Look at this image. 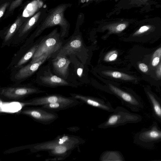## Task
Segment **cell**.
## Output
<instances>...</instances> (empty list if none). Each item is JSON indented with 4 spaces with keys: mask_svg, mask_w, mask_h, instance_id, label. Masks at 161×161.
<instances>
[{
    "mask_svg": "<svg viewBox=\"0 0 161 161\" xmlns=\"http://www.w3.org/2000/svg\"><path fill=\"white\" fill-rule=\"evenodd\" d=\"M73 142V138L69 136L64 135L52 141L33 144L31 146L30 150L32 153L47 151L50 155L55 157L53 160H61L72 148Z\"/></svg>",
    "mask_w": 161,
    "mask_h": 161,
    "instance_id": "cell-1",
    "label": "cell"
},
{
    "mask_svg": "<svg viewBox=\"0 0 161 161\" xmlns=\"http://www.w3.org/2000/svg\"><path fill=\"white\" fill-rule=\"evenodd\" d=\"M64 42L63 38L56 31L44 36L30 62L35 60L45 54H48L50 58L55 57L63 46Z\"/></svg>",
    "mask_w": 161,
    "mask_h": 161,
    "instance_id": "cell-2",
    "label": "cell"
},
{
    "mask_svg": "<svg viewBox=\"0 0 161 161\" xmlns=\"http://www.w3.org/2000/svg\"><path fill=\"white\" fill-rule=\"evenodd\" d=\"M45 92L31 83H15L13 85L0 88L1 97L13 100H21L29 96Z\"/></svg>",
    "mask_w": 161,
    "mask_h": 161,
    "instance_id": "cell-3",
    "label": "cell"
},
{
    "mask_svg": "<svg viewBox=\"0 0 161 161\" xmlns=\"http://www.w3.org/2000/svg\"><path fill=\"white\" fill-rule=\"evenodd\" d=\"M49 58L48 54H44L35 60L12 71L10 76L11 80L15 83H20L33 75Z\"/></svg>",
    "mask_w": 161,
    "mask_h": 161,
    "instance_id": "cell-4",
    "label": "cell"
},
{
    "mask_svg": "<svg viewBox=\"0 0 161 161\" xmlns=\"http://www.w3.org/2000/svg\"><path fill=\"white\" fill-rule=\"evenodd\" d=\"M44 36H42L35 42L28 45H22L14 55L7 69L11 72L20 68L32 59L37 47Z\"/></svg>",
    "mask_w": 161,
    "mask_h": 161,
    "instance_id": "cell-5",
    "label": "cell"
},
{
    "mask_svg": "<svg viewBox=\"0 0 161 161\" xmlns=\"http://www.w3.org/2000/svg\"><path fill=\"white\" fill-rule=\"evenodd\" d=\"M36 82L40 86L50 88L70 85L66 80L54 74L48 63L41 67L36 73Z\"/></svg>",
    "mask_w": 161,
    "mask_h": 161,
    "instance_id": "cell-6",
    "label": "cell"
},
{
    "mask_svg": "<svg viewBox=\"0 0 161 161\" xmlns=\"http://www.w3.org/2000/svg\"><path fill=\"white\" fill-rule=\"evenodd\" d=\"M28 116L34 120L40 123L49 124L55 121L58 117L55 112L47 110L42 107H25L18 113Z\"/></svg>",
    "mask_w": 161,
    "mask_h": 161,
    "instance_id": "cell-7",
    "label": "cell"
},
{
    "mask_svg": "<svg viewBox=\"0 0 161 161\" xmlns=\"http://www.w3.org/2000/svg\"><path fill=\"white\" fill-rule=\"evenodd\" d=\"M136 139L138 144L143 147H151L154 143L161 141V130L156 123L154 124L148 129L139 132Z\"/></svg>",
    "mask_w": 161,
    "mask_h": 161,
    "instance_id": "cell-8",
    "label": "cell"
},
{
    "mask_svg": "<svg viewBox=\"0 0 161 161\" xmlns=\"http://www.w3.org/2000/svg\"><path fill=\"white\" fill-rule=\"evenodd\" d=\"M67 56L57 55L48 60L52 72L55 75L66 80L68 75V70L71 61Z\"/></svg>",
    "mask_w": 161,
    "mask_h": 161,
    "instance_id": "cell-9",
    "label": "cell"
},
{
    "mask_svg": "<svg viewBox=\"0 0 161 161\" xmlns=\"http://www.w3.org/2000/svg\"><path fill=\"white\" fill-rule=\"evenodd\" d=\"M57 102L73 104L74 101L70 98L55 94L48 95L23 101L20 103L23 106H42L46 104Z\"/></svg>",
    "mask_w": 161,
    "mask_h": 161,
    "instance_id": "cell-10",
    "label": "cell"
},
{
    "mask_svg": "<svg viewBox=\"0 0 161 161\" xmlns=\"http://www.w3.org/2000/svg\"><path fill=\"white\" fill-rule=\"evenodd\" d=\"M81 45L80 40L73 38L64 44L57 55L68 56L74 54L81 47Z\"/></svg>",
    "mask_w": 161,
    "mask_h": 161,
    "instance_id": "cell-11",
    "label": "cell"
},
{
    "mask_svg": "<svg viewBox=\"0 0 161 161\" xmlns=\"http://www.w3.org/2000/svg\"><path fill=\"white\" fill-rule=\"evenodd\" d=\"M108 86L110 90L113 92L126 103L133 106L138 107L141 106V103L130 94L110 84H109Z\"/></svg>",
    "mask_w": 161,
    "mask_h": 161,
    "instance_id": "cell-12",
    "label": "cell"
},
{
    "mask_svg": "<svg viewBox=\"0 0 161 161\" xmlns=\"http://www.w3.org/2000/svg\"><path fill=\"white\" fill-rule=\"evenodd\" d=\"M102 73L106 76L125 80L131 81L136 79L132 76L118 71L104 70L102 71Z\"/></svg>",
    "mask_w": 161,
    "mask_h": 161,
    "instance_id": "cell-13",
    "label": "cell"
},
{
    "mask_svg": "<svg viewBox=\"0 0 161 161\" xmlns=\"http://www.w3.org/2000/svg\"><path fill=\"white\" fill-rule=\"evenodd\" d=\"M147 94L152 106L154 113L156 117L161 121V104L154 96L149 92Z\"/></svg>",
    "mask_w": 161,
    "mask_h": 161,
    "instance_id": "cell-14",
    "label": "cell"
},
{
    "mask_svg": "<svg viewBox=\"0 0 161 161\" xmlns=\"http://www.w3.org/2000/svg\"><path fill=\"white\" fill-rule=\"evenodd\" d=\"M73 104L61 102H57L46 104L41 106L42 108L49 111L55 112L68 108Z\"/></svg>",
    "mask_w": 161,
    "mask_h": 161,
    "instance_id": "cell-15",
    "label": "cell"
},
{
    "mask_svg": "<svg viewBox=\"0 0 161 161\" xmlns=\"http://www.w3.org/2000/svg\"><path fill=\"white\" fill-rule=\"evenodd\" d=\"M74 97L82 100L87 104L94 107L106 110H108L109 108L107 105L99 102L97 100L91 98L77 95L74 96Z\"/></svg>",
    "mask_w": 161,
    "mask_h": 161,
    "instance_id": "cell-16",
    "label": "cell"
},
{
    "mask_svg": "<svg viewBox=\"0 0 161 161\" xmlns=\"http://www.w3.org/2000/svg\"><path fill=\"white\" fill-rule=\"evenodd\" d=\"M127 23L120 22L114 23L107 27L109 31V34L119 33L124 30L127 27Z\"/></svg>",
    "mask_w": 161,
    "mask_h": 161,
    "instance_id": "cell-17",
    "label": "cell"
},
{
    "mask_svg": "<svg viewBox=\"0 0 161 161\" xmlns=\"http://www.w3.org/2000/svg\"><path fill=\"white\" fill-rule=\"evenodd\" d=\"M161 59V47L157 49L153 53L151 59L152 65L153 67L157 66Z\"/></svg>",
    "mask_w": 161,
    "mask_h": 161,
    "instance_id": "cell-18",
    "label": "cell"
},
{
    "mask_svg": "<svg viewBox=\"0 0 161 161\" xmlns=\"http://www.w3.org/2000/svg\"><path fill=\"white\" fill-rule=\"evenodd\" d=\"M118 52L114 50L108 53L104 56V60L107 62H111L115 61L118 56Z\"/></svg>",
    "mask_w": 161,
    "mask_h": 161,
    "instance_id": "cell-19",
    "label": "cell"
},
{
    "mask_svg": "<svg viewBox=\"0 0 161 161\" xmlns=\"http://www.w3.org/2000/svg\"><path fill=\"white\" fill-rule=\"evenodd\" d=\"M151 27V26L149 25L142 26L133 34V36H137L144 33L149 31Z\"/></svg>",
    "mask_w": 161,
    "mask_h": 161,
    "instance_id": "cell-20",
    "label": "cell"
},
{
    "mask_svg": "<svg viewBox=\"0 0 161 161\" xmlns=\"http://www.w3.org/2000/svg\"><path fill=\"white\" fill-rule=\"evenodd\" d=\"M61 19V17L59 14L55 15L53 17L52 23L49 26L58 24L60 23Z\"/></svg>",
    "mask_w": 161,
    "mask_h": 161,
    "instance_id": "cell-21",
    "label": "cell"
},
{
    "mask_svg": "<svg viewBox=\"0 0 161 161\" xmlns=\"http://www.w3.org/2000/svg\"><path fill=\"white\" fill-rule=\"evenodd\" d=\"M139 69L143 72L146 73L147 72L148 68L147 66L143 63H140L138 64Z\"/></svg>",
    "mask_w": 161,
    "mask_h": 161,
    "instance_id": "cell-22",
    "label": "cell"
},
{
    "mask_svg": "<svg viewBox=\"0 0 161 161\" xmlns=\"http://www.w3.org/2000/svg\"><path fill=\"white\" fill-rule=\"evenodd\" d=\"M156 74L157 77L159 79L161 78V61L158 64L156 70Z\"/></svg>",
    "mask_w": 161,
    "mask_h": 161,
    "instance_id": "cell-23",
    "label": "cell"
},
{
    "mask_svg": "<svg viewBox=\"0 0 161 161\" xmlns=\"http://www.w3.org/2000/svg\"><path fill=\"white\" fill-rule=\"evenodd\" d=\"M83 72V69L82 68H78L77 70V75L79 77H81L82 75Z\"/></svg>",
    "mask_w": 161,
    "mask_h": 161,
    "instance_id": "cell-24",
    "label": "cell"
}]
</instances>
